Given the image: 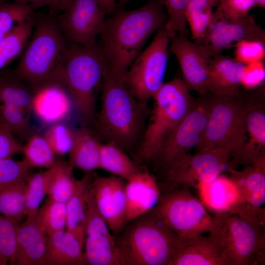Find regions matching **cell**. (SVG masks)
<instances>
[{
    "mask_svg": "<svg viewBox=\"0 0 265 265\" xmlns=\"http://www.w3.org/2000/svg\"><path fill=\"white\" fill-rule=\"evenodd\" d=\"M245 64L235 58L220 54L212 57L209 64L208 92L218 95L239 94Z\"/></svg>",
    "mask_w": 265,
    "mask_h": 265,
    "instance_id": "cell-21",
    "label": "cell"
},
{
    "mask_svg": "<svg viewBox=\"0 0 265 265\" xmlns=\"http://www.w3.org/2000/svg\"><path fill=\"white\" fill-rule=\"evenodd\" d=\"M153 109L136 150L139 162L155 161L163 142L189 111L195 99L179 79L164 82L155 94Z\"/></svg>",
    "mask_w": 265,
    "mask_h": 265,
    "instance_id": "cell-6",
    "label": "cell"
},
{
    "mask_svg": "<svg viewBox=\"0 0 265 265\" xmlns=\"http://www.w3.org/2000/svg\"><path fill=\"white\" fill-rule=\"evenodd\" d=\"M106 63L97 43L68 45L57 73V80L67 91L83 126L93 125L96 100Z\"/></svg>",
    "mask_w": 265,
    "mask_h": 265,
    "instance_id": "cell-3",
    "label": "cell"
},
{
    "mask_svg": "<svg viewBox=\"0 0 265 265\" xmlns=\"http://www.w3.org/2000/svg\"><path fill=\"white\" fill-rule=\"evenodd\" d=\"M215 216L217 227L210 234L220 247L225 265H248L257 253L265 249L264 229L234 213Z\"/></svg>",
    "mask_w": 265,
    "mask_h": 265,
    "instance_id": "cell-9",
    "label": "cell"
},
{
    "mask_svg": "<svg viewBox=\"0 0 265 265\" xmlns=\"http://www.w3.org/2000/svg\"><path fill=\"white\" fill-rule=\"evenodd\" d=\"M34 25L33 13L26 21L17 24L0 40V70L21 54Z\"/></svg>",
    "mask_w": 265,
    "mask_h": 265,
    "instance_id": "cell-31",
    "label": "cell"
},
{
    "mask_svg": "<svg viewBox=\"0 0 265 265\" xmlns=\"http://www.w3.org/2000/svg\"><path fill=\"white\" fill-rule=\"evenodd\" d=\"M216 5L218 4L219 3V0H213Z\"/></svg>",
    "mask_w": 265,
    "mask_h": 265,
    "instance_id": "cell-52",
    "label": "cell"
},
{
    "mask_svg": "<svg viewBox=\"0 0 265 265\" xmlns=\"http://www.w3.org/2000/svg\"><path fill=\"white\" fill-rule=\"evenodd\" d=\"M106 14L113 12L117 0H97Z\"/></svg>",
    "mask_w": 265,
    "mask_h": 265,
    "instance_id": "cell-49",
    "label": "cell"
},
{
    "mask_svg": "<svg viewBox=\"0 0 265 265\" xmlns=\"http://www.w3.org/2000/svg\"><path fill=\"white\" fill-rule=\"evenodd\" d=\"M169 14L168 21L163 28L169 38L179 34L186 36L188 34L186 17V9L189 0H160Z\"/></svg>",
    "mask_w": 265,
    "mask_h": 265,
    "instance_id": "cell-40",
    "label": "cell"
},
{
    "mask_svg": "<svg viewBox=\"0 0 265 265\" xmlns=\"http://www.w3.org/2000/svg\"><path fill=\"white\" fill-rule=\"evenodd\" d=\"M93 174L87 173L77 180L72 195L66 203V230L73 234L83 246L87 201L90 192Z\"/></svg>",
    "mask_w": 265,
    "mask_h": 265,
    "instance_id": "cell-27",
    "label": "cell"
},
{
    "mask_svg": "<svg viewBox=\"0 0 265 265\" xmlns=\"http://www.w3.org/2000/svg\"><path fill=\"white\" fill-rule=\"evenodd\" d=\"M0 122L22 141H26L34 133L29 116L20 108L0 103Z\"/></svg>",
    "mask_w": 265,
    "mask_h": 265,
    "instance_id": "cell-38",
    "label": "cell"
},
{
    "mask_svg": "<svg viewBox=\"0 0 265 265\" xmlns=\"http://www.w3.org/2000/svg\"><path fill=\"white\" fill-rule=\"evenodd\" d=\"M170 265H225L220 247L212 235L183 239Z\"/></svg>",
    "mask_w": 265,
    "mask_h": 265,
    "instance_id": "cell-24",
    "label": "cell"
},
{
    "mask_svg": "<svg viewBox=\"0 0 265 265\" xmlns=\"http://www.w3.org/2000/svg\"><path fill=\"white\" fill-rule=\"evenodd\" d=\"M1 2L9 0H1ZM31 5L35 9L43 6H47L50 9L56 11H65L70 5L72 0H14Z\"/></svg>",
    "mask_w": 265,
    "mask_h": 265,
    "instance_id": "cell-48",
    "label": "cell"
},
{
    "mask_svg": "<svg viewBox=\"0 0 265 265\" xmlns=\"http://www.w3.org/2000/svg\"><path fill=\"white\" fill-rule=\"evenodd\" d=\"M171 39V51L175 55L183 76V81L189 90L201 96L208 92L209 76L208 58L199 45L186 36L176 35Z\"/></svg>",
    "mask_w": 265,
    "mask_h": 265,
    "instance_id": "cell-17",
    "label": "cell"
},
{
    "mask_svg": "<svg viewBox=\"0 0 265 265\" xmlns=\"http://www.w3.org/2000/svg\"><path fill=\"white\" fill-rule=\"evenodd\" d=\"M42 265H84L83 246L66 230L47 235Z\"/></svg>",
    "mask_w": 265,
    "mask_h": 265,
    "instance_id": "cell-25",
    "label": "cell"
},
{
    "mask_svg": "<svg viewBox=\"0 0 265 265\" xmlns=\"http://www.w3.org/2000/svg\"><path fill=\"white\" fill-rule=\"evenodd\" d=\"M106 13L97 0H72L58 20L65 36L73 43L91 46L96 42Z\"/></svg>",
    "mask_w": 265,
    "mask_h": 265,
    "instance_id": "cell-14",
    "label": "cell"
},
{
    "mask_svg": "<svg viewBox=\"0 0 265 265\" xmlns=\"http://www.w3.org/2000/svg\"><path fill=\"white\" fill-rule=\"evenodd\" d=\"M130 0H119V3L120 5H124Z\"/></svg>",
    "mask_w": 265,
    "mask_h": 265,
    "instance_id": "cell-51",
    "label": "cell"
},
{
    "mask_svg": "<svg viewBox=\"0 0 265 265\" xmlns=\"http://www.w3.org/2000/svg\"><path fill=\"white\" fill-rule=\"evenodd\" d=\"M15 221L0 214V265H6L13 260L16 251Z\"/></svg>",
    "mask_w": 265,
    "mask_h": 265,
    "instance_id": "cell-41",
    "label": "cell"
},
{
    "mask_svg": "<svg viewBox=\"0 0 265 265\" xmlns=\"http://www.w3.org/2000/svg\"><path fill=\"white\" fill-rule=\"evenodd\" d=\"M231 157L229 150L222 148L185 154L163 169L165 184L196 188L199 183H211L226 171Z\"/></svg>",
    "mask_w": 265,
    "mask_h": 265,
    "instance_id": "cell-11",
    "label": "cell"
},
{
    "mask_svg": "<svg viewBox=\"0 0 265 265\" xmlns=\"http://www.w3.org/2000/svg\"><path fill=\"white\" fill-rule=\"evenodd\" d=\"M169 37L163 25L150 45L137 56L123 77L130 92L147 104L163 84L168 62Z\"/></svg>",
    "mask_w": 265,
    "mask_h": 265,
    "instance_id": "cell-10",
    "label": "cell"
},
{
    "mask_svg": "<svg viewBox=\"0 0 265 265\" xmlns=\"http://www.w3.org/2000/svg\"><path fill=\"white\" fill-rule=\"evenodd\" d=\"M46 244L47 236L40 230L35 219L26 218L18 225L16 251L10 265H42Z\"/></svg>",
    "mask_w": 265,
    "mask_h": 265,
    "instance_id": "cell-23",
    "label": "cell"
},
{
    "mask_svg": "<svg viewBox=\"0 0 265 265\" xmlns=\"http://www.w3.org/2000/svg\"><path fill=\"white\" fill-rule=\"evenodd\" d=\"M0 2H1V0H0Z\"/></svg>",
    "mask_w": 265,
    "mask_h": 265,
    "instance_id": "cell-53",
    "label": "cell"
},
{
    "mask_svg": "<svg viewBox=\"0 0 265 265\" xmlns=\"http://www.w3.org/2000/svg\"><path fill=\"white\" fill-rule=\"evenodd\" d=\"M102 143L86 127L74 130V141L69 152V165L86 172L100 169Z\"/></svg>",
    "mask_w": 265,
    "mask_h": 265,
    "instance_id": "cell-28",
    "label": "cell"
},
{
    "mask_svg": "<svg viewBox=\"0 0 265 265\" xmlns=\"http://www.w3.org/2000/svg\"><path fill=\"white\" fill-rule=\"evenodd\" d=\"M257 40L265 42V32L252 15L234 18L216 8L211 22L199 45L206 56L211 59L234 42Z\"/></svg>",
    "mask_w": 265,
    "mask_h": 265,
    "instance_id": "cell-12",
    "label": "cell"
},
{
    "mask_svg": "<svg viewBox=\"0 0 265 265\" xmlns=\"http://www.w3.org/2000/svg\"><path fill=\"white\" fill-rule=\"evenodd\" d=\"M51 168L47 194L54 201L66 203L73 193L77 180L73 168L68 163L57 160Z\"/></svg>",
    "mask_w": 265,
    "mask_h": 265,
    "instance_id": "cell-33",
    "label": "cell"
},
{
    "mask_svg": "<svg viewBox=\"0 0 265 265\" xmlns=\"http://www.w3.org/2000/svg\"><path fill=\"white\" fill-rule=\"evenodd\" d=\"M23 145L8 128L0 122V159L22 153Z\"/></svg>",
    "mask_w": 265,
    "mask_h": 265,
    "instance_id": "cell-45",
    "label": "cell"
},
{
    "mask_svg": "<svg viewBox=\"0 0 265 265\" xmlns=\"http://www.w3.org/2000/svg\"><path fill=\"white\" fill-rule=\"evenodd\" d=\"M126 185L125 180L112 175H94L91 185L99 212L115 235H118L127 225L126 221Z\"/></svg>",
    "mask_w": 265,
    "mask_h": 265,
    "instance_id": "cell-16",
    "label": "cell"
},
{
    "mask_svg": "<svg viewBox=\"0 0 265 265\" xmlns=\"http://www.w3.org/2000/svg\"><path fill=\"white\" fill-rule=\"evenodd\" d=\"M129 222L115 238L121 265H170L183 239L153 209Z\"/></svg>",
    "mask_w": 265,
    "mask_h": 265,
    "instance_id": "cell-4",
    "label": "cell"
},
{
    "mask_svg": "<svg viewBox=\"0 0 265 265\" xmlns=\"http://www.w3.org/2000/svg\"><path fill=\"white\" fill-rule=\"evenodd\" d=\"M126 221H131L152 210L157 205L160 189L156 177L140 170L126 185Z\"/></svg>",
    "mask_w": 265,
    "mask_h": 265,
    "instance_id": "cell-18",
    "label": "cell"
},
{
    "mask_svg": "<svg viewBox=\"0 0 265 265\" xmlns=\"http://www.w3.org/2000/svg\"><path fill=\"white\" fill-rule=\"evenodd\" d=\"M35 221L46 235L65 230L67 224L66 203L54 201L48 197L39 208Z\"/></svg>",
    "mask_w": 265,
    "mask_h": 265,
    "instance_id": "cell-35",
    "label": "cell"
},
{
    "mask_svg": "<svg viewBox=\"0 0 265 265\" xmlns=\"http://www.w3.org/2000/svg\"><path fill=\"white\" fill-rule=\"evenodd\" d=\"M100 169L127 181L141 170L125 151L113 143L101 144Z\"/></svg>",
    "mask_w": 265,
    "mask_h": 265,
    "instance_id": "cell-30",
    "label": "cell"
},
{
    "mask_svg": "<svg viewBox=\"0 0 265 265\" xmlns=\"http://www.w3.org/2000/svg\"><path fill=\"white\" fill-rule=\"evenodd\" d=\"M245 128L249 139L229 166L235 168L240 165H250L265 156V112L262 103L253 97L245 117Z\"/></svg>",
    "mask_w": 265,
    "mask_h": 265,
    "instance_id": "cell-20",
    "label": "cell"
},
{
    "mask_svg": "<svg viewBox=\"0 0 265 265\" xmlns=\"http://www.w3.org/2000/svg\"><path fill=\"white\" fill-rule=\"evenodd\" d=\"M256 5L261 7H265V0H255Z\"/></svg>",
    "mask_w": 265,
    "mask_h": 265,
    "instance_id": "cell-50",
    "label": "cell"
},
{
    "mask_svg": "<svg viewBox=\"0 0 265 265\" xmlns=\"http://www.w3.org/2000/svg\"><path fill=\"white\" fill-rule=\"evenodd\" d=\"M216 6L213 0H189L186 17L191 31L192 38L199 45L212 18L213 7Z\"/></svg>",
    "mask_w": 265,
    "mask_h": 265,
    "instance_id": "cell-34",
    "label": "cell"
},
{
    "mask_svg": "<svg viewBox=\"0 0 265 265\" xmlns=\"http://www.w3.org/2000/svg\"><path fill=\"white\" fill-rule=\"evenodd\" d=\"M235 58L245 64L263 60L265 57V42L257 40H242L237 43Z\"/></svg>",
    "mask_w": 265,
    "mask_h": 265,
    "instance_id": "cell-44",
    "label": "cell"
},
{
    "mask_svg": "<svg viewBox=\"0 0 265 265\" xmlns=\"http://www.w3.org/2000/svg\"><path fill=\"white\" fill-rule=\"evenodd\" d=\"M210 107L207 124L197 152L222 148L233 157L246 142L245 117L253 96L208 95Z\"/></svg>",
    "mask_w": 265,
    "mask_h": 265,
    "instance_id": "cell-7",
    "label": "cell"
},
{
    "mask_svg": "<svg viewBox=\"0 0 265 265\" xmlns=\"http://www.w3.org/2000/svg\"><path fill=\"white\" fill-rule=\"evenodd\" d=\"M160 0L132 10H120L105 21L98 43L108 68L124 77L148 37L165 24Z\"/></svg>",
    "mask_w": 265,
    "mask_h": 265,
    "instance_id": "cell-1",
    "label": "cell"
},
{
    "mask_svg": "<svg viewBox=\"0 0 265 265\" xmlns=\"http://www.w3.org/2000/svg\"><path fill=\"white\" fill-rule=\"evenodd\" d=\"M26 189V180L0 189V213L18 224L27 216Z\"/></svg>",
    "mask_w": 265,
    "mask_h": 265,
    "instance_id": "cell-32",
    "label": "cell"
},
{
    "mask_svg": "<svg viewBox=\"0 0 265 265\" xmlns=\"http://www.w3.org/2000/svg\"><path fill=\"white\" fill-rule=\"evenodd\" d=\"M264 60L245 64V68L241 85L246 89L255 88L263 83L265 79Z\"/></svg>",
    "mask_w": 265,
    "mask_h": 265,
    "instance_id": "cell-46",
    "label": "cell"
},
{
    "mask_svg": "<svg viewBox=\"0 0 265 265\" xmlns=\"http://www.w3.org/2000/svg\"><path fill=\"white\" fill-rule=\"evenodd\" d=\"M226 171L238 191L242 203L252 208H261L265 202V156L241 170L228 166Z\"/></svg>",
    "mask_w": 265,
    "mask_h": 265,
    "instance_id": "cell-22",
    "label": "cell"
},
{
    "mask_svg": "<svg viewBox=\"0 0 265 265\" xmlns=\"http://www.w3.org/2000/svg\"><path fill=\"white\" fill-rule=\"evenodd\" d=\"M99 212L91 188L87 201L84 265H121L115 239Z\"/></svg>",
    "mask_w": 265,
    "mask_h": 265,
    "instance_id": "cell-15",
    "label": "cell"
},
{
    "mask_svg": "<svg viewBox=\"0 0 265 265\" xmlns=\"http://www.w3.org/2000/svg\"><path fill=\"white\" fill-rule=\"evenodd\" d=\"M24 159L32 167L49 168L55 163V154L44 136L32 134L23 146Z\"/></svg>",
    "mask_w": 265,
    "mask_h": 265,
    "instance_id": "cell-36",
    "label": "cell"
},
{
    "mask_svg": "<svg viewBox=\"0 0 265 265\" xmlns=\"http://www.w3.org/2000/svg\"><path fill=\"white\" fill-rule=\"evenodd\" d=\"M187 185L159 186L160 196L153 210L180 238H190L216 229L217 220Z\"/></svg>",
    "mask_w": 265,
    "mask_h": 265,
    "instance_id": "cell-8",
    "label": "cell"
},
{
    "mask_svg": "<svg viewBox=\"0 0 265 265\" xmlns=\"http://www.w3.org/2000/svg\"><path fill=\"white\" fill-rule=\"evenodd\" d=\"M34 13V31L14 73L34 90L54 83L68 45L57 11Z\"/></svg>",
    "mask_w": 265,
    "mask_h": 265,
    "instance_id": "cell-5",
    "label": "cell"
},
{
    "mask_svg": "<svg viewBox=\"0 0 265 265\" xmlns=\"http://www.w3.org/2000/svg\"><path fill=\"white\" fill-rule=\"evenodd\" d=\"M51 174V167L30 175L26 180V218L35 219L39 206L47 194V186Z\"/></svg>",
    "mask_w": 265,
    "mask_h": 265,
    "instance_id": "cell-37",
    "label": "cell"
},
{
    "mask_svg": "<svg viewBox=\"0 0 265 265\" xmlns=\"http://www.w3.org/2000/svg\"><path fill=\"white\" fill-rule=\"evenodd\" d=\"M35 90L13 70L0 72V103L20 108L27 115L32 112Z\"/></svg>",
    "mask_w": 265,
    "mask_h": 265,
    "instance_id": "cell-29",
    "label": "cell"
},
{
    "mask_svg": "<svg viewBox=\"0 0 265 265\" xmlns=\"http://www.w3.org/2000/svg\"><path fill=\"white\" fill-rule=\"evenodd\" d=\"M217 8L226 15L239 18L248 15L256 6L255 0H219Z\"/></svg>",
    "mask_w": 265,
    "mask_h": 265,
    "instance_id": "cell-47",
    "label": "cell"
},
{
    "mask_svg": "<svg viewBox=\"0 0 265 265\" xmlns=\"http://www.w3.org/2000/svg\"><path fill=\"white\" fill-rule=\"evenodd\" d=\"M31 168L24 159L22 161L12 158L0 159V189L26 180L31 175Z\"/></svg>",
    "mask_w": 265,
    "mask_h": 265,
    "instance_id": "cell-43",
    "label": "cell"
},
{
    "mask_svg": "<svg viewBox=\"0 0 265 265\" xmlns=\"http://www.w3.org/2000/svg\"><path fill=\"white\" fill-rule=\"evenodd\" d=\"M101 89V108L93 125L95 134L104 143H113L125 152L137 150L149 113L147 104L134 97L126 87L123 77L107 66Z\"/></svg>",
    "mask_w": 265,
    "mask_h": 265,
    "instance_id": "cell-2",
    "label": "cell"
},
{
    "mask_svg": "<svg viewBox=\"0 0 265 265\" xmlns=\"http://www.w3.org/2000/svg\"><path fill=\"white\" fill-rule=\"evenodd\" d=\"M34 10L29 4L16 1L0 2V40L17 24L26 21Z\"/></svg>",
    "mask_w": 265,
    "mask_h": 265,
    "instance_id": "cell-39",
    "label": "cell"
},
{
    "mask_svg": "<svg viewBox=\"0 0 265 265\" xmlns=\"http://www.w3.org/2000/svg\"><path fill=\"white\" fill-rule=\"evenodd\" d=\"M73 106L64 87L51 84L35 90L32 112L41 123L50 126L64 122L70 116Z\"/></svg>",
    "mask_w": 265,
    "mask_h": 265,
    "instance_id": "cell-19",
    "label": "cell"
},
{
    "mask_svg": "<svg viewBox=\"0 0 265 265\" xmlns=\"http://www.w3.org/2000/svg\"><path fill=\"white\" fill-rule=\"evenodd\" d=\"M74 130L64 122L53 124L45 132L46 139L55 154L64 155L70 151L74 141Z\"/></svg>",
    "mask_w": 265,
    "mask_h": 265,
    "instance_id": "cell-42",
    "label": "cell"
},
{
    "mask_svg": "<svg viewBox=\"0 0 265 265\" xmlns=\"http://www.w3.org/2000/svg\"><path fill=\"white\" fill-rule=\"evenodd\" d=\"M208 94L196 99L191 108L163 142L155 160L163 169L200 143L209 116Z\"/></svg>",
    "mask_w": 265,
    "mask_h": 265,
    "instance_id": "cell-13",
    "label": "cell"
},
{
    "mask_svg": "<svg viewBox=\"0 0 265 265\" xmlns=\"http://www.w3.org/2000/svg\"><path fill=\"white\" fill-rule=\"evenodd\" d=\"M195 188L205 207L215 214L229 212L241 202L233 181L222 174L211 183H198Z\"/></svg>",
    "mask_w": 265,
    "mask_h": 265,
    "instance_id": "cell-26",
    "label": "cell"
}]
</instances>
